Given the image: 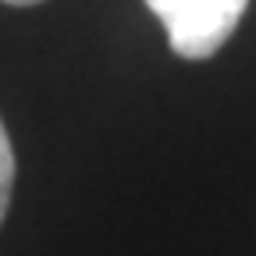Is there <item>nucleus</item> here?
Masks as SVG:
<instances>
[{"mask_svg":"<svg viewBox=\"0 0 256 256\" xmlns=\"http://www.w3.org/2000/svg\"><path fill=\"white\" fill-rule=\"evenodd\" d=\"M146 8L160 18L178 57L206 60L232 40L249 0H146Z\"/></svg>","mask_w":256,"mask_h":256,"instance_id":"1","label":"nucleus"},{"mask_svg":"<svg viewBox=\"0 0 256 256\" xmlns=\"http://www.w3.org/2000/svg\"><path fill=\"white\" fill-rule=\"evenodd\" d=\"M11 188H14V150H11L4 121H0V224H4L11 206Z\"/></svg>","mask_w":256,"mask_h":256,"instance_id":"2","label":"nucleus"},{"mask_svg":"<svg viewBox=\"0 0 256 256\" xmlns=\"http://www.w3.org/2000/svg\"><path fill=\"white\" fill-rule=\"evenodd\" d=\"M4 4H14V8H32V4H43V0H4Z\"/></svg>","mask_w":256,"mask_h":256,"instance_id":"3","label":"nucleus"}]
</instances>
